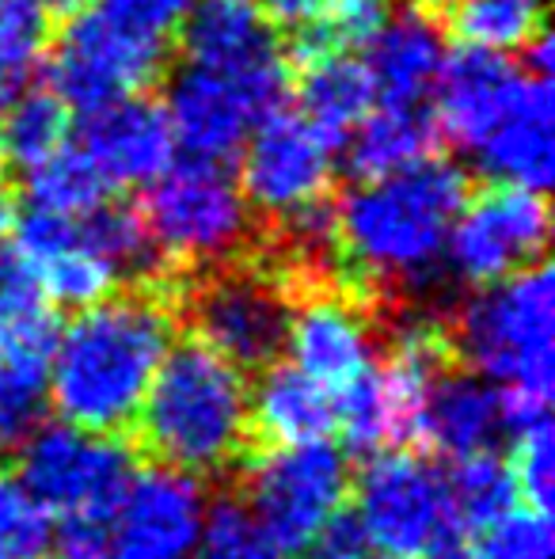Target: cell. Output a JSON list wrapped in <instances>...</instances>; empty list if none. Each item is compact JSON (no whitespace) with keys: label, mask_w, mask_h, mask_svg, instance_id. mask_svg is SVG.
Instances as JSON below:
<instances>
[{"label":"cell","mask_w":555,"mask_h":559,"mask_svg":"<svg viewBox=\"0 0 555 559\" xmlns=\"http://www.w3.org/2000/svg\"><path fill=\"white\" fill-rule=\"evenodd\" d=\"M176 328L171 274L111 289L104 301L76 312L58 335L46 381L61 419L84 435H130Z\"/></svg>","instance_id":"6da1fadb"},{"label":"cell","mask_w":555,"mask_h":559,"mask_svg":"<svg viewBox=\"0 0 555 559\" xmlns=\"http://www.w3.org/2000/svg\"><path fill=\"white\" fill-rule=\"evenodd\" d=\"M468 179L449 160H419L385 179H362L335 202V266L370 305L437 282Z\"/></svg>","instance_id":"7a4b0ae2"},{"label":"cell","mask_w":555,"mask_h":559,"mask_svg":"<svg viewBox=\"0 0 555 559\" xmlns=\"http://www.w3.org/2000/svg\"><path fill=\"white\" fill-rule=\"evenodd\" d=\"M134 449L183 476L240 468L255 453L248 377L194 335L176 343L141 400Z\"/></svg>","instance_id":"3957f363"},{"label":"cell","mask_w":555,"mask_h":559,"mask_svg":"<svg viewBox=\"0 0 555 559\" xmlns=\"http://www.w3.org/2000/svg\"><path fill=\"white\" fill-rule=\"evenodd\" d=\"M555 297L548 263L483 286L449 328L457 361L483 381L552 400L555 389Z\"/></svg>","instance_id":"277c9868"},{"label":"cell","mask_w":555,"mask_h":559,"mask_svg":"<svg viewBox=\"0 0 555 559\" xmlns=\"http://www.w3.org/2000/svg\"><path fill=\"white\" fill-rule=\"evenodd\" d=\"M176 309L198 343L248 373L275 366L286 350L293 289L267 259H252L248 251L229 263L202 266L186 282L176 278Z\"/></svg>","instance_id":"5b68a950"},{"label":"cell","mask_w":555,"mask_h":559,"mask_svg":"<svg viewBox=\"0 0 555 559\" xmlns=\"http://www.w3.org/2000/svg\"><path fill=\"white\" fill-rule=\"evenodd\" d=\"M137 214L168 266L202 271L248 255L252 210L225 164H171L153 179Z\"/></svg>","instance_id":"8992f818"},{"label":"cell","mask_w":555,"mask_h":559,"mask_svg":"<svg viewBox=\"0 0 555 559\" xmlns=\"http://www.w3.org/2000/svg\"><path fill=\"white\" fill-rule=\"evenodd\" d=\"M240 472L248 514L281 556H301L350 495V464L331 442L255 449Z\"/></svg>","instance_id":"52a82bcc"},{"label":"cell","mask_w":555,"mask_h":559,"mask_svg":"<svg viewBox=\"0 0 555 559\" xmlns=\"http://www.w3.org/2000/svg\"><path fill=\"white\" fill-rule=\"evenodd\" d=\"M134 449L126 438H99L53 423L23 442L20 479L50 514L92 518L114 525L134 479Z\"/></svg>","instance_id":"ba28073f"},{"label":"cell","mask_w":555,"mask_h":559,"mask_svg":"<svg viewBox=\"0 0 555 559\" xmlns=\"http://www.w3.org/2000/svg\"><path fill=\"white\" fill-rule=\"evenodd\" d=\"M164 66H168L164 38L122 27L99 8L96 12L84 8L61 27L46 76L61 104L92 115L107 104L141 96L148 84L160 81Z\"/></svg>","instance_id":"9c48e42d"},{"label":"cell","mask_w":555,"mask_h":559,"mask_svg":"<svg viewBox=\"0 0 555 559\" xmlns=\"http://www.w3.org/2000/svg\"><path fill=\"white\" fill-rule=\"evenodd\" d=\"M286 92L289 66L248 76L183 66L168 84L164 115L176 145L186 148V160L225 164L263 118L281 111Z\"/></svg>","instance_id":"30bf717a"},{"label":"cell","mask_w":555,"mask_h":559,"mask_svg":"<svg viewBox=\"0 0 555 559\" xmlns=\"http://www.w3.org/2000/svg\"><path fill=\"white\" fill-rule=\"evenodd\" d=\"M331 179L335 145H327L301 115L275 111L248 133L237 187L267 228L331 199Z\"/></svg>","instance_id":"8fae6325"},{"label":"cell","mask_w":555,"mask_h":559,"mask_svg":"<svg viewBox=\"0 0 555 559\" xmlns=\"http://www.w3.org/2000/svg\"><path fill=\"white\" fill-rule=\"evenodd\" d=\"M548 202L541 191L491 187L464 202L445 243V263L472 286H495L518 271L544 263L548 248Z\"/></svg>","instance_id":"7c38bea8"},{"label":"cell","mask_w":555,"mask_h":559,"mask_svg":"<svg viewBox=\"0 0 555 559\" xmlns=\"http://www.w3.org/2000/svg\"><path fill=\"white\" fill-rule=\"evenodd\" d=\"M358 510L373 556L419 559L434 525L445 518L442 468L415 449H388L365 461L358 472Z\"/></svg>","instance_id":"4fadbf2b"},{"label":"cell","mask_w":555,"mask_h":559,"mask_svg":"<svg viewBox=\"0 0 555 559\" xmlns=\"http://www.w3.org/2000/svg\"><path fill=\"white\" fill-rule=\"evenodd\" d=\"M286 346L293 354L289 366L339 396L373 369V305L342 282L301 289Z\"/></svg>","instance_id":"5bb4252c"},{"label":"cell","mask_w":555,"mask_h":559,"mask_svg":"<svg viewBox=\"0 0 555 559\" xmlns=\"http://www.w3.org/2000/svg\"><path fill=\"white\" fill-rule=\"evenodd\" d=\"M202 518L194 476L160 464L134 472L111 530V559H191Z\"/></svg>","instance_id":"9a60e30c"},{"label":"cell","mask_w":555,"mask_h":559,"mask_svg":"<svg viewBox=\"0 0 555 559\" xmlns=\"http://www.w3.org/2000/svg\"><path fill=\"white\" fill-rule=\"evenodd\" d=\"M76 153L92 164L104 187H141L160 179L176 160V138L160 104L130 96L92 111L81 126Z\"/></svg>","instance_id":"2e32d148"},{"label":"cell","mask_w":555,"mask_h":559,"mask_svg":"<svg viewBox=\"0 0 555 559\" xmlns=\"http://www.w3.org/2000/svg\"><path fill=\"white\" fill-rule=\"evenodd\" d=\"M526 69H518L503 53L487 50H457L445 58L434 81V122L445 138L464 153H475L491 133L503 126L526 88Z\"/></svg>","instance_id":"e0dca14e"},{"label":"cell","mask_w":555,"mask_h":559,"mask_svg":"<svg viewBox=\"0 0 555 559\" xmlns=\"http://www.w3.org/2000/svg\"><path fill=\"white\" fill-rule=\"evenodd\" d=\"M12 248L31 266L43 297H50L53 305H65V309H88V305L104 301L119 286L114 266H107L81 240L76 217L46 214V210L27 206V214L15 222Z\"/></svg>","instance_id":"ac0fdd59"},{"label":"cell","mask_w":555,"mask_h":559,"mask_svg":"<svg viewBox=\"0 0 555 559\" xmlns=\"http://www.w3.org/2000/svg\"><path fill=\"white\" fill-rule=\"evenodd\" d=\"M179 31H183L186 66L232 76L289 66L275 27L252 0H202L186 12Z\"/></svg>","instance_id":"d6986e66"},{"label":"cell","mask_w":555,"mask_h":559,"mask_svg":"<svg viewBox=\"0 0 555 559\" xmlns=\"http://www.w3.org/2000/svg\"><path fill=\"white\" fill-rule=\"evenodd\" d=\"M503 435V389H495L483 377L468 373L464 366H453L430 384L422 404V435L419 453L437 456H468L495 449Z\"/></svg>","instance_id":"ffe728a7"},{"label":"cell","mask_w":555,"mask_h":559,"mask_svg":"<svg viewBox=\"0 0 555 559\" xmlns=\"http://www.w3.org/2000/svg\"><path fill=\"white\" fill-rule=\"evenodd\" d=\"M472 156L480 160L483 176H491L498 187H521V191L544 194V187L555 176L552 76L529 73L514 111L503 118V126Z\"/></svg>","instance_id":"44dd1931"},{"label":"cell","mask_w":555,"mask_h":559,"mask_svg":"<svg viewBox=\"0 0 555 559\" xmlns=\"http://www.w3.org/2000/svg\"><path fill=\"white\" fill-rule=\"evenodd\" d=\"M442 66V23L419 4L400 15H388L385 27L373 35L370 61H365L373 84H377V99H385V104H422L426 92L434 88Z\"/></svg>","instance_id":"7402d4cb"},{"label":"cell","mask_w":555,"mask_h":559,"mask_svg":"<svg viewBox=\"0 0 555 559\" xmlns=\"http://www.w3.org/2000/svg\"><path fill=\"white\" fill-rule=\"evenodd\" d=\"M335 435V392L304 377L289 361L263 369L252 396V442L255 449L327 442Z\"/></svg>","instance_id":"603a6c76"},{"label":"cell","mask_w":555,"mask_h":559,"mask_svg":"<svg viewBox=\"0 0 555 559\" xmlns=\"http://www.w3.org/2000/svg\"><path fill=\"white\" fill-rule=\"evenodd\" d=\"M297 104H301L304 122L327 145L339 148L373 111L377 84H373L365 61L350 58V53H312V58H301Z\"/></svg>","instance_id":"cb8c5ba5"},{"label":"cell","mask_w":555,"mask_h":559,"mask_svg":"<svg viewBox=\"0 0 555 559\" xmlns=\"http://www.w3.org/2000/svg\"><path fill=\"white\" fill-rule=\"evenodd\" d=\"M437 138L442 130L426 104H385L381 111L365 115V122L350 133V171L358 179L396 176L411 164L430 160Z\"/></svg>","instance_id":"d4e9b609"},{"label":"cell","mask_w":555,"mask_h":559,"mask_svg":"<svg viewBox=\"0 0 555 559\" xmlns=\"http://www.w3.org/2000/svg\"><path fill=\"white\" fill-rule=\"evenodd\" d=\"M442 27L468 50H529L544 35V0H449Z\"/></svg>","instance_id":"484cf974"},{"label":"cell","mask_w":555,"mask_h":559,"mask_svg":"<svg viewBox=\"0 0 555 559\" xmlns=\"http://www.w3.org/2000/svg\"><path fill=\"white\" fill-rule=\"evenodd\" d=\"M69 145V107L53 92H20L0 111V168L35 171Z\"/></svg>","instance_id":"4316f807"},{"label":"cell","mask_w":555,"mask_h":559,"mask_svg":"<svg viewBox=\"0 0 555 559\" xmlns=\"http://www.w3.org/2000/svg\"><path fill=\"white\" fill-rule=\"evenodd\" d=\"M445 502H449L453 518L464 525L468 533H480L495 525L503 514L518 507V487H514L510 464L487 449V453H468L457 456L449 468L442 472Z\"/></svg>","instance_id":"83f0119b"},{"label":"cell","mask_w":555,"mask_h":559,"mask_svg":"<svg viewBox=\"0 0 555 559\" xmlns=\"http://www.w3.org/2000/svg\"><path fill=\"white\" fill-rule=\"evenodd\" d=\"M46 43H50L46 0H0V111L23 92Z\"/></svg>","instance_id":"f1b7e54d"},{"label":"cell","mask_w":555,"mask_h":559,"mask_svg":"<svg viewBox=\"0 0 555 559\" xmlns=\"http://www.w3.org/2000/svg\"><path fill=\"white\" fill-rule=\"evenodd\" d=\"M27 199L35 210L61 217H81L92 206L107 199L104 179L92 171V164L76 153L73 145H65L61 153H53L46 164H38L35 171H27Z\"/></svg>","instance_id":"f546056e"},{"label":"cell","mask_w":555,"mask_h":559,"mask_svg":"<svg viewBox=\"0 0 555 559\" xmlns=\"http://www.w3.org/2000/svg\"><path fill=\"white\" fill-rule=\"evenodd\" d=\"M53 540V514L23 487L15 472L0 468V559H43Z\"/></svg>","instance_id":"4dcf8cb0"},{"label":"cell","mask_w":555,"mask_h":559,"mask_svg":"<svg viewBox=\"0 0 555 559\" xmlns=\"http://www.w3.org/2000/svg\"><path fill=\"white\" fill-rule=\"evenodd\" d=\"M191 559H286L263 537L255 518L240 499H217L202 518L198 545Z\"/></svg>","instance_id":"1f68e13d"},{"label":"cell","mask_w":555,"mask_h":559,"mask_svg":"<svg viewBox=\"0 0 555 559\" xmlns=\"http://www.w3.org/2000/svg\"><path fill=\"white\" fill-rule=\"evenodd\" d=\"M552 514L533 507H514L495 525L475 533L472 559H552Z\"/></svg>","instance_id":"d6a6232c"},{"label":"cell","mask_w":555,"mask_h":559,"mask_svg":"<svg viewBox=\"0 0 555 559\" xmlns=\"http://www.w3.org/2000/svg\"><path fill=\"white\" fill-rule=\"evenodd\" d=\"M58 320L50 309L27 312V317L0 320V373H20L50 381L53 346H58Z\"/></svg>","instance_id":"836d02e7"},{"label":"cell","mask_w":555,"mask_h":559,"mask_svg":"<svg viewBox=\"0 0 555 559\" xmlns=\"http://www.w3.org/2000/svg\"><path fill=\"white\" fill-rule=\"evenodd\" d=\"M514 456L510 476L514 487H518V499L526 507L541 510V514H552V499H555V438H552V419L533 423L529 430L510 438Z\"/></svg>","instance_id":"e575fe53"},{"label":"cell","mask_w":555,"mask_h":559,"mask_svg":"<svg viewBox=\"0 0 555 559\" xmlns=\"http://www.w3.org/2000/svg\"><path fill=\"white\" fill-rule=\"evenodd\" d=\"M46 381L20 373H0V456L23 449L43 423Z\"/></svg>","instance_id":"d590c367"},{"label":"cell","mask_w":555,"mask_h":559,"mask_svg":"<svg viewBox=\"0 0 555 559\" xmlns=\"http://www.w3.org/2000/svg\"><path fill=\"white\" fill-rule=\"evenodd\" d=\"M191 8L194 0H104L99 12L148 38H168L171 31L183 27Z\"/></svg>","instance_id":"8d00e7d4"},{"label":"cell","mask_w":555,"mask_h":559,"mask_svg":"<svg viewBox=\"0 0 555 559\" xmlns=\"http://www.w3.org/2000/svg\"><path fill=\"white\" fill-rule=\"evenodd\" d=\"M304 559H373V545L365 537L362 518L354 514L350 507H339L319 533L309 540V548L301 552Z\"/></svg>","instance_id":"74e56055"},{"label":"cell","mask_w":555,"mask_h":559,"mask_svg":"<svg viewBox=\"0 0 555 559\" xmlns=\"http://www.w3.org/2000/svg\"><path fill=\"white\" fill-rule=\"evenodd\" d=\"M111 530L92 518H61L50 545H58L61 559H111Z\"/></svg>","instance_id":"f35d334b"},{"label":"cell","mask_w":555,"mask_h":559,"mask_svg":"<svg viewBox=\"0 0 555 559\" xmlns=\"http://www.w3.org/2000/svg\"><path fill=\"white\" fill-rule=\"evenodd\" d=\"M331 4L335 0H263L260 12L267 15L270 27H281L293 38H304L324 23V15Z\"/></svg>","instance_id":"ab89813d"},{"label":"cell","mask_w":555,"mask_h":559,"mask_svg":"<svg viewBox=\"0 0 555 559\" xmlns=\"http://www.w3.org/2000/svg\"><path fill=\"white\" fill-rule=\"evenodd\" d=\"M419 559H472V533L453 518V510H445V518L434 525Z\"/></svg>","instance_id":"60d3db41"},{"label":"cell","mask_w":555,"mask_h":559,"mask_svg":"<svg viewBox=\"0 0 555 559\" xmlns=\"http://www.w3.org/2000/svg\"><path fill=\"white\" fill-rule=\"evenodd\" d=\"M12 222V187H8V171L0 168V233Z\"/></svg>","instance_id":"b9f144b4"},{"label":"cell","mask_w":555,"mask_h":559,"mask_svg":"<svg viewBox=\"0 0 555 559\" xmlns=\"http://www.w3.org/2000/svg\"><path fill=\"white\" fill-rule=\"evenodd\" d=\"M46 4H50V12L76 15V12H84V4H88V0H46Z\"/></svg>","instance_id":"7bdbcfd3"},{"label":"cell","mask_w":555,"mask_h":559,"mask_svg":"<svg viewBox=\"0 0 555 559\" xmlns=\"http://www.w3.org/2000/svg\"><path fill=\"white\" fill-rule=\"evenodd\" d=\"M434 4H442V8H445L449 0H419V8H434Z\"/></svg>","instance_id":"ee69618b"}]
</instances>
